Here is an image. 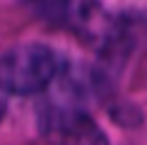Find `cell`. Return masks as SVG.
Returning a JSON list of instances; mask_svg holds the SVG:
<instances>
[{"mask_svg": "<svg viewBox=\"0 0 147 145\" xmlns=\"http://www.w3.org/2000/svg\"><path fill=\"white\" fill-rule=\"evenodd\" d=\"M60 72V58L46 44L12 46L0 56V89L7 94H36Z\"/></svg>", "mask_w": 147, "mask_h": 145, "instance_id": "obj_1", "label": "cell"}, {"mask_svg": "<svg viewBox=\"0 0 147 145\" xmlns=\"http://www.w3.org/2000/svg\"><path fill=\"white\" fill-rule=\"evenodd\" d=\"M36 17L60 29H70L84 39L104 34L106 12L99 0H27Z\"/></svg>", "mask_w": 147, "mask_h": 145, "instance_id": "obj_2", "label": "cell"}, {"mask_svg": "<svg viewBox=\"0 0 147 145\" xmlns=\"http://www.w3.org/2000/svg\"><path fill=\"white\" fill-rule=\"evenodd\" d=\"M41 131L51 145H109L106 133L80 109H48L41 114Z\"/></svg>", "mask_w": 147, "mask_h": 145, "instance_id": "obj_3", "label": "cell"}, {"mask_svg": "<svg viewBox=\"0 0 147 145\" xmlns=\"http://www.w3.org/2000/svg\"><path fill=\"white\" fill-rule=\"evenodd\" d=\"M3 111H5V106H3V102H0V121H3Z\"/></svg>", "mask_w": 147, "mask_h": 145, "instance_id": "obj_4", "label": "cell"}]
</instances>
